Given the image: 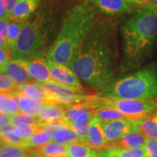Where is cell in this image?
<instances>
[{"instance_id": "obj_22", "label": "cell", "mask_w": 157, "mask_h": 157, "mask_svg": "<svg viewBox=\"0 0 157 157\" xmlns=\"http://www.w3.org/2000/svg\"><path fill=\"white\" fill-rule=\"evenodd\" d=\"M18 104L11 93H0V112L7 115L19 113Z\"/></svg>"}, {"instance_id": "obj_42", "label": "cell", "mask_w": 157, "mask_h": 157, "mask_svg": "<svg viewBox=\"0 0 157 157\" xmlns=\"http://www.w3.org/2000/svg\"><path fill=\"white\" fill-rule=\"evenodd\" d=\"M9 17V15L6 12L3 0H0V18H4V17Z\"/></svg>"}, {"instance_id": "obj_40", "label": "cell", "mask_w": 157, "mask_h": 157, "mask_svg": "<svg viewBox=\"0 0 157 157\" xmlns=\"http://www.w3.org/2000/svg\"><path fill=\"white\" fill-rule=\"evenodd\" d=\"M141 8L151 11L157 18V5H153V4L146 2L141 5Z\"/></svg>"}, {"instance_id": "obj_37", "label": "cell", "mask_w": 157, "mask_h": 157, "mask_svg": "<svg viewBox=\"0 0 157 157\" xmlns=\"http://www.w3.org/2000/svg\"><path fill=\"white\" fill-rule=\"evenodd\" d=\"M17 2H18V0H3L4 5H5V7L7 15H10L13 9L15 8V5H17Z\"/></svg>"}, {"instance_id": "obj_30", "label": "cell", "mask_w": 157, "mask_h": 157, "mask_svg": "<svg viewBox=\"0 0 157 157\" xmlns=\"http://www.w3.org/2000/svg\"><path fill=\"white\" fill-rule=\"evenodd\" d=\"M118 157H147L144 148H107Z\"/></svg>"}, {"instance_id": "obj_14", "label": "cell", "mask_w": 157, "mask_h": 157, "mask_svg": "<svg viewBox=\"0 0 157 157\" xmlns=\"http://www.w3.org/2000/svg\"><path fill=\"white\" fill-rule=\"evenodd\" d=\"M101 124L102 121L96 117L92 119L88 129L87 139L84 143L96 151L106 148L107 146Z\"/></svg>"}, {"instance_id": "obj_3", "label": "cell", "mask_w": 157, "mask_h": 157, "mask_svg": "<svg viewBox=\"0 0 157 157\" xmlns=\"http://www.w3.org/2000/svg\"><path fill=\"white\" fill-rule=\"evenodd\" d=\"M96 17L97 12L88 0L68 10L47 58L67 66L93 27Z\"/></svg>"}, {"instance_id": "obj_39", "label": "cell", "mask_w": 157, "mask_h": 157, "mask_svg": "<svg viewBox=\"0 0 157 157\" xmlns=\"http://www.w3.org/2000/svg\"><path fill=\"white\" fill-rule=\"evenodd\" d=\"M11 124V117L9 115L0 112V128Z\"/></svg>"}, {"instance_id": "obj_24", "label": "cell", "mask_w": 157, "mask_h": 157, "mask_svg": "<svg viewBox=\"0 0 157 157\" xmlns=\"http://www.w3.org/2000/svg\"><path fill=\"white\" fill-rule=\"evenodd\" d=\"M52 140L50 138V137L38 126V124H37V129L34 132V135L31 137L29 140L25 141L23 147L29 149L38 148L48 144Z\"/></svg>"}, {"instance_id": "obj_43", "label": "cell", "mask_w": 157, "mask_h": 157, "mask_svg": "<svg viewBox=\"0 0 157 157\" xmlns=\"http://www.w3.org/2000/svg\"><path fill=\"white\" fill-rule=\"evenodd\" d=\"M0 48H5L10 50V48L8 45H7V42H6V40L3 38L1 34H0Z\"/></svg>"}, {"instance_id": "obj_47", "label": "cell", "mask_w": 157, "mask_h": 157, "mask_svg": "<svg viewBox=\"0 0 157 157\" xmlns=\"http://www.w3.org/2000/svg\"><path fill=\"white\" fill-rule=\"evenodd\" d=\"M154 119H155V121H156V122H157V113H156V115H155Z\"/></svg>"}, {"instance_id": "obj_7", "label": "cell", "mask_w": 157, "mask_h": 157, "mask_svg": "<svg viewBox=\"0 0 157 157\" xmlns=\"http://www.w3.org/2000/svg\"><path fill=\"white\" fill-rule=\"evenodd\" d=\"M42 85L52 95L55 103L59 105H68L83 103L90 96L87 95L84 89L69 87L53 80L42 84Z\"/></svg>"}, {"instance_id": "obj_21", "label": "cell", "mask_w": 157, "mask_h": 157, "mask_svg": "<svg viewBox=\"0 0 157 157\" xmlns=\"http://www.w3.org/2000/svg\"><path fill=\"white\" fill-rule=\"evenodd\" d=\"M96 151L84 143L77 142L66 146L65 157H92Z\"/></svg>"}, {"instance_id": "obj_36", "label": "cell", "mask_w": 157, "mask_h": 157, "mask_svg": "<svg viewBox=\"0 0 157 157\" xmlns=\"http://www.w3.org/2000/svg\"><path fill=\"white\" fill-rule=\"evenodd\" d=\"M10 21V17H4L0 18V34L2 36L4 39L7 42V26Z\"/></svg>"}, {"instance_id": "obj_8", "label": "cell", "mask_w": 157, "mask_h": 157, "mask_svg": "<svg viewBox=\"0 0 157 157\" xmlns=\"http://www.w3.org/2000/svg\"><path fill=\"white\" fill-rule=\"evenodd\" d=\"M95 11L103 16L114 17L132 13L135 7L126 0H88Z\"/></svg>"}, {"instance_id": "obj_1", "label": "cell", "mask_w": 157, "mask_h": 157, "mask_svg": "<svg viewBox=\"0 0 157 157\" xmlns=\"http://www.w3.org/2000/svg\"><path fill=\"white\" fill-rule=\"evenodd\" d=\"M119 62L118 21L111 17L97 15L67 66L78 79L100 91L113 81Z\"/></svg>"}, {"instance_id": "obj_23", "label": "cell", "mask_w": 157, "mask_h": 157, "mask_svg": "<svg viewBox=\"0 0 157 157\" xmlns=\"http://www.w3.org/2000/svg\"><path fill=\"white\" fill-rule=\"evenodd\" d=\"M94 117H96L101 121H110L127 118L117 109L108 106H102L94 110Z\"/></svg>"}, {"instance_id": "obj_35", "label": "cell", "mask_w": 157, "mask_h": 157, "mask_svg": "<svg viewBox=\"0 0 157 157\" xmlns=\"http://www.w3.org/2000/svg\"><path fill=\"white\" fill-rule=\"evenodd\" d=\"M12 59L10 50L5 48H0V69Z\"/></svg>"}, {"instance_id": "obj_48", "label": "cell", "mask_w": 157, "mask_h": 157, "mask_svg": "<svg viewBox=\"0 0 157 157\" xmlns=\"http://www.w3.org/2000/svg\"><path fill=\"white\" fill-rule=\"evenodd\" d=\"M92 157H98V154H97V152H96V153H95V154H94V155H93V156H92Z\"/></svg>"}, {"instance_id": "obj_11", "label": "cell", "mask_w": 157, "mask_h": 157, "mask_svg": "<svg viewBox=\"0 0 157 157\" xmlns=\"http://www.w3.org/2000/svg\"><path fill=\"white\" fill-rule=\"evenodd\" d=\"M17 60L28 72L31 78L36 82L44 84L52 80L50 69L45 63V58H35L29 60Z\"/></svg>"}, {"instance_id": "obj_18", "label": "cell", "mask_w": 157, "mask_h": 157, "mask_svg": "<svg viewBox=\"0 0 157 157\" xmlns=\"http://www.w3.org/2000/svg\"><path fill=\"white\" fill-rule=\"evenodd\" d=\"M93 117L94 110H90V111H86L78 116L77 119L73 123L72 126L71 127L76 132L80 143H85L90 123Z\"/></svg>"}, {"instance_id": "obj_12", "label": "cell", "mask_w": 157, "mask_h": 157, "mask_svg": "<svg viewBox=\"0 0 157 157\" xmlns=\"http://www.w3.org/2000/svg\"><path fill=\"white\" fill-rule=\"evenodd\" d=\"M11 93L18 104L20 111L25 114L36 117L42 112L46 105L42 100L35 99L22 92L15 90Z\"/></svg>"}, {"instance_id": "obj_15", "label": "cell", "mask_w": 157, "mask_h": 157, "mask_svg": "<svg viewBox=\"0 0 157 157\" xmlns=\"http://www.w3.org/2000/svg\"><path fill=\"white\" fill-rule=\"evenodd\" d=\"M0 73L9 76L17 86L33 82L28 72L17 60L11 59L0 69Z\"/></svg>"}, {"instance_id": "obj_16", "label": "cell", "mask_w": 157, "mask_h": 157, "mask_svg": "<svg viewBox=\"0 0 157 157\" xmlns=\"http://www.w3.org/2000/svg\"><path fill=\"white\" fill-rule=\"evenodd\" d=\"M40 2L41 0H18L9 15L10 20L25 21L36 12Z\"/></svg>"}, {"instance_id": "obj_20", "label": "cell", "mask_w": 157, "mask_h": 157, "mask_svg": "<svg viewBox=\"0 0 157 157\" xmlns=\"http://www.w3.org/2000/svg\"><path fill=\"white\" fill-rule=\"evenodd\" d=\"M135 127L137 130L148 139L157 140V122L154 118L146 117L134 121Z\"/></svg>"}, {"instance_id": "obj_32", "label": "cell", "mask_w": 157, "mask_h": 157, "mask_svg": "<svg viewBox=\"0 0 157 157\" xmlns=\"http://www.w3.org/2000/svg\"><path fill=\"white\" fill-rule=\"evenodd\" d=\"M38 123L37 118L35 116L25 114L22 112L17 113L11 117V124L14 127L21 124H36Z\"/></svg>"}, {"instance_id": "obj_4", "label": "cell", "mask_w": 157, "mask_h": 157, "mask_svg": "<svg viewBox=\"0 0 157 157\" xmlns=\"http://www.w3.org/2000/svg\"><path fill=\"white\" fill-rule=\"evenodd\" d=\"M56 21L48 12L40 11L25 21L15 44L10 48L13 60H29L42 58L50 50Z\"/></svg>"}, {"instance_id": "obj_10", "label": "cell", "mask_w": 157, "mask_h": 157, "mask_svg": "<svg viewBox=\"0 0 157 157\" xmlns=\"http://www.w3.org/2000/svg\"><path fill=\"white\" fill-rule=\"evenodd\" d=\"M134 121L126 118L110 121H102V128L103 129L107 146L128 133L134 127Z\"/></svg>"}, {"instance_id": "obj_25", "label": "cell", "mask_w": 157, "mask_h": 157, "mask_svg": "<svg viewBox=\"0 0 157 157\" xmlns=\"http://www.w3.org/2000/svg\"><path fill=\"white\" fill-rule=\"evenodd\" d=\"M52 141L67 146L71 143L79 142L76 132L71 127L66 126L58 131L52 137Z\"/></svg>"}, {"instance_id": "obj_9", "label": "cell", "mask_w": 157, "mask_h": 157, "mask_svg": "<svg viewBox=\"0 0 157 157\" xmlns=\"http://www.w3.org/2000/svg\"><path fill=\"white\" fill-rule=\"evenodd\" d=\"M45 63L50 69L51 77L53 81L69 87L84 89L78 81V78L68 66L53 62L48 58H45Z\"/></svg>"}, {"instance_id": "obj_45", "label": "cell", "mask_w": 157, "mask_h": 157, "mask_svg": "<svg viewBox=\"0 0 157 157\" xmlns=\"http://www.w3.org/2000/svg\"><path fill=\"white\" fill-rule=\"evenodd\" d=\"M146 2L153 4V5H157V0H147Z\"/></svg>"}, {"instance_id": "obj_44", "label": "cell", "mask_w": 157, "mask_h": 157, "mask_svg": "<svg viewBox=\"0 0 157 157\" xmlns=\"http://www.w3.org/2000/svg\"><path fill=\"white\" fill-rule=\"evenodd\" d=\"M129 3L132 4V5H143L144 3L146 2L147 0H126Z\"/></svg>"}, {"instance_id": "obj_27", "label": "cell", "mask_w": 157, "mask_h": 157, "mask_svg": "<svg viewBox=\"0 0 157 157\" xmlns=\"http://www.w3.org/2000/svg\"><path fill=\"white\" fill-rule=\"evenodd\" d=\"M14 126L10 124L0 128V140L4 144L23 147L25 141L17 137L13 132Z\"/></svg>"}, {"instance_id": "obj_2", "label": "cell", "mask_w": 157, "mask_h": 157, "mask_svg": "<svg viewBox=\"0 0 157 157\" xmlns=\"http://www.w3.org/2000/svg\"><path fill=\"white\" fill-rule=\"evenodd\" d=\"M122 55L120 72L138 69L151 56L157 44V18L151 11L139 8L124 20L120 27Z\"/></svg>"}, {"instance_id": "obj_46", "label": "cell", "mask_w": 157, "mask_h": 157, "mask_svg": "<svg viewBox=\"0 0 157 157\" xmlns=\"http://www.w3.org/2000/svg\"><path fill=\"white\" fill-rule=\"evenodd\" d=\"M3 144H4V143L2 142L1 140H0V156H1V154H2V150Z\"/></svg>"}, {"instance_id": "obj_31", "label": "cell", "mask_w": 157, "mask_h": 157, "mask_svg": "<svg viewBox=\"0 0 157 157\" xmlns=\"http://www.w3.org/2000/svg\"><path fill=\"white\" fill-rule=\"evenodd\" d=\"M37 124L33 125L21 124L15 127L13 132L18 138L21 139L23 141H26L29 140L31 137L34 135V132L37 129Z\"/></svg>"}, {"instance_id": "obj_6", "label": "cell", "mask_w": 157, "mask_h": 157, "mask_svg": "<svg viewBox=\"0 0 157 157\" xmlns=\"http://www.w3.org/2000/svg\"><path fill=\"white\" fill-rule=\"evenodd\" d=\"M92 103L94 109L102 106L111 107L132 120H137L141 118L148 117L157 108V101L154 99H119L103 97L98 95H93Z\"/></svg>"}, {"instance_id": "obj_29", "label": "cell", "mask_w": 157, "mask_h": 157, "mask_svg": "<svg viewBox=\"0 0 157 157\" xmlns=\"http://www.w3.org/2000/svg\"><path fill=\"white\" fill-rule=\"evenodd\" d=\"M29 151L24 147L3 144L0 157H27Z\"/></svg>"}, {"instance_id": "obj_5", "label": "cell", "mask_w": 157, "mask_h": 157, "mask_svg": "<svg viewBox=\"0 0 157 157\" xmlns=\"http://www.w3.org/2000/svg\"><path fill=\"white\" fill-rule=\"evenodd\" d=\"M98 95L119 99H154L157 97V66L151 65L113 80Z\"/></svg>"}, {"instance_id": "obj_17", "label": "cell", "mask_w": 157, "mask_h": 157, "mask_svg": "<svg viewBox=\"0 0 157 157\" xmlns=\"http://www.w3.org/2000/svg\"><path fill=\"white\" fill-rule=\"evenodd\" d=\"M65 115V105L59 104H46L43 111L36 116L38 123H50L63 121Z\"/></svg>"}, {"instance_id": "obj_38", "label": "cell", "mask_w": 157, "mask_h": 157, "mask_svg": "<svg viewBox=\"0 0 157 157\" xmlns=\"http://www.w3.org/2000/svg\"><path fill=\"white\" fill-rule=\"evenodd\" d=\"M97 154L98 157H118L117 155L111 152L107 148H104L100 150H97Z\"/></svg>"}, {"instance_id": "obj_34", "label": "cell", "mask_w": 157, "mask_h": 157, "mask_svg": "<svg viewBox=\"0 0 157 157\" xmlns=\"http://www.w3.org/2000/svg\"><path fill=\"white\" fill-rule=\"evenodd\" d=\"M144 148L147 157H157V140L147 139Z\"/></svg>"}, {"instance_id": "obj_13", "label": "cell", "mask_w": 157, "mask_h": 157, "mask_svg": "<svg viewBox=\"0 0 157 157\" xmlns=\"http://www.w3.org/2000/svg\"><path fill=\"white\" fill-rule=\"evenodd\" d=\"M147 139L144 135L137 130L134 124V127L128 133L115 142L110 143L106 148L120 149L144 148Z\"/></svg>"}, {"instance_id": "obj_41", "label": "cell", "mask_w": 157, "mask_h": 157, "mask_svg": "<svg viewBox=\"0 0 157 157\" xmlns=\"http://www.w3.org/2000/svg\"><path fill=\"white\" fill-rule=\"evenodd\" d=\"M27 157H44L36 148L29 149Z\"/></svg>"}, {"instance_id": "obj_26", "label": "cell", "mask_w": 157, "mask_h": 157, "mask_svg": "<svg viewBox=\"0 0 157 157\" xmlns=\"http://www.w3.org/2000/svg\"><path fill=\"white\" fill-rule=\"evenodd\" d=\"M66 146L55 141H51L36 149L44 157H65Z\"/></svg>"}, {"instance_id": "obj_28", "label": "cell", "mask_w": 157, "mask_h": 157, "mask_svg": "<svg viewBox=\"0 0 157 157\" xmlns=\"http://www.w3.org/2000/svg\"><path fill=\"white\" fill-rule=\"evenodd\" d=\"M25 21L10 20L7 26V43L9 48H10L18 38L21 31L22 30Z\"/></svg>"}, {"instance_id": "obj_33", "label": "cell", "mask_w": 157, "mask_h": 157, "mask_svg": "<svg viewBox=\"0 0 157 157\" xmlns=\"http://www.w3.org/2000/svg\"><path fill=\"white\" fill-rule=\"evenodd\" d=\"M17 85L9 76L0 74V93H12L17 89Z\"/></svg>"}, {"instance_id": "obj_19", "label": "cell", "mask_w": 157, "mask_h": 157, "mask_svg": "<svg viewBox=\"0 0 157 157\" xmlns=\"http://www.w3.org/2000/svg\"><path fill=\"white\" fill-rule=\"evenodd\" d=\"M89 98L86 101L81 103H76L73 105H65V115L63 121L68 126L71 127L73 123L77 119L78 116L90 110H94L90 105Z\"/></svg>"}]
</instances>
